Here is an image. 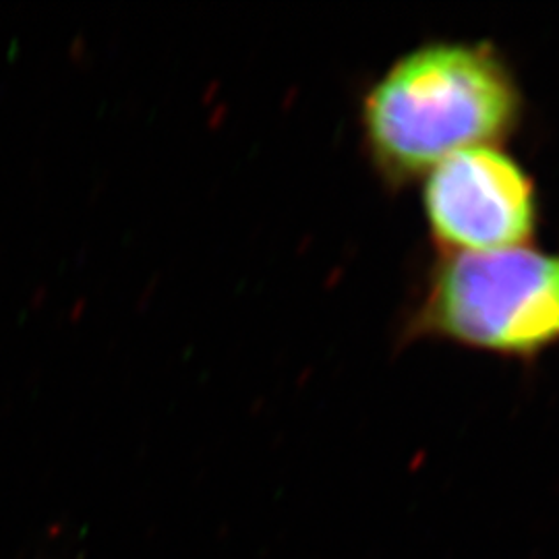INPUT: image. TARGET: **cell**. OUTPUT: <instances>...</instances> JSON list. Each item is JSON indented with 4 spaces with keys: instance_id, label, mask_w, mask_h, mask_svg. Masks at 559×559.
<instances>
[{
    "instance_id": "1",
    "label": "cell",
    "mask_w": 559,
    "mask_h": 559,
    "mask_svg": "<svg viewBox=\"0 0 559 559\" xmlns=\"http://www.w3.org/2000/svg\"><path fill=\"white\" fill-rule=\"evenodd\" d=\"M522 96L487 44L436 41L400 57L362 100V135L390 182L425 177L471 147L498 145L519 127Z\"/></svg>"
},
{
    "instance_id": "2",
    "label": "cell",
    "mask_w": 559,
    "mask_h": 559,
    "mask_svg": "<svg viewBox=\"0 0 559 559\" xmlns=\"http://www.w3.org/2000/svg\"><path fill=\"white\" fill-rule=\"evenodd\" d=\"M420 334L503 357L559 342V253L514 247L445 253L415 318Z\"/></svg>"
},
{
    "instance_id": "3",
    "label": "cell",
    "mask_w": 559,
    "mask_h": 559,
    "mask_svg": "<svg viewBox=\"0 0 559 559\" xmlns=\"http://www.w3.org/2000/svg\"><path fill=\"white\" fill-rule=\"evenodd\" d=\"M425 218L445 253L524 247L537 230V191L498 145L471 147L425 175Z\"/></svg>"
}]
</instances>
